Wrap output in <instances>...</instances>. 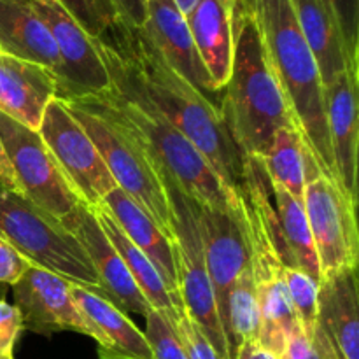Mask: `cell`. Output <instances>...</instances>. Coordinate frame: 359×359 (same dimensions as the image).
Listing matches in <instances>:
<instances>
[{"label": "cell", "mask_w": 359, "mask_h": 359, "mask_svg": "<svg viewBox=\"0 0 359 359\" xmlns=\"http://www.w3.org/2000/svg\"><path fill=\"white\" fill-rule=\"evenodd\" d=\"M111 84L144 98L195 144L212 170L237 195L245 156L235 144L221 109L182 79L163 60L142 28L119 21L95 39Z\"/></svg>", "instance_id": "6da1fadb"}, {"label": "cell", "mask_w": 359, "mask_h": 359, "mask_svg": "<svg viewBox=\"0 0 359 359\" xmlns=\"http://www.w3.org/2000/svg\"><path fill=\"white\" fill-rule=\"evenodd\" d=\"M256 18L294 126L319 172L340 184L325 111V86L291 0H245ZM342 186V184H340Z\"/></svg>", "instance_id": "7a4b0ae2"}, {"label": "cell", "mask_w": 359, "mask_h": 359, "mask_svg": "<svg viewBox=\"0 0 359 359\" xmlns=\"http://www.w3.org/2000/svg\"><path fill=\"white\" fill-rule=\"evenodd\" d=\"M221 114L244 156H262L279 128H297L245 0L233 6V56Z\"/></svg>", "instance_id": "3957f363"}, {"label": "cell", "mask_w": 359, "mask_h": 359, "mask_svg": "<svg viewBox=\"0 0 359 359\" xmlns=\"http://www.w3.org/2000/svg\"><path fill=\"white\" fill-rule=\"evenodd\" d=\"M69 100L105 116L133 133L147 147L153 160L161 165L196 203L214 207L237 203V195L224 188L195 144L144 98L109 84L98 93Z\"/></svg>", "instance_id": "277c9868"}, {"label": "cell", "mask_w": 359, "mask_h": 359, "mask_svg": "<svg viewBox=\"0 0 359 359\" xmlns=\"http://www.w3.org/2000/svg\"><path fill=\"white\" fill-rule=\"evenodd\" d=\"M237 198L262 314L258 342L279 358L287 335L297 325V318L284 284V263L276 237L272 193L258 158L245 156L244 177L237 189Z\"/></svg>", "instance_id": "5b68a950"}, {"label": "cell", "mask_w": 359, "mask_h": 359, "mask_svg": "<svg viewBox=\"0 0 359 359\" xmlns=\"http://www.w3.org/2000/svg\"><path fill=\"white\" fill-rule=\"evenodd\" d=\"M0 235L30 265L49 270L72 284L102 290L93 263L62 221L39 209L21 193L2 186Z\"/></svg>", "instance_id": "8992f818"}, {"label": "cell", "mask_w": 359, "mask_h": 359, "mask_svg": "<svg viewBox=\"0 0 359 359\" xmlns=\"http://www.w3.org/2000/svg\"><path fill=\"white\" fill-rule=\"evenodd\" d=\"M97 146L116 186L132 196L174 244L172 210L156 161L133 133L98 112L62 100Z\"/></svg>", "instance_id": "52a82bcc"}, {"label": "cell", "mask_w": 359, "mask_h": 359, "mask_svg": "<svg viewBox=\"0 0 359 359\" xmlns=\"http://www.w3.org/2000/svg\"><path fill=\"white\" fill-rule=\"evenodd\" d=\"M158 170L170 202L179 297L184 305V312L202 330L219 359H230L217 314L216 297L207 272L205 249L195 200L186 195L184 189L161 165H158Z\"/></svg>", "instance_id": "ba28073f"}, {"label": "cell", "mask_w": 359, "mask_h": 359, "mask_svg": "<svg viewBox=\"0 0 359 359\" xmlns=\"http://www.w3.org/2000/svg\"><path fill=\"white\" fill-rule=\"evenodd\" d=\"M304 207L321 277L358 269V202L339 182L323 175L314 161L309 165Z\"/></svg>", "instance_id": "9c48e42d"}, {"label": "cell", "mask_w": 359, "mask_h": 359, "mask_svg": "<svg viewBox=\"0 0 359 359\" xmlns=\"http://www.w3.org/2000/svg\"><path fill=\"white\" fill-rule=\"evenodd\" d=\"M0 139L25 198L60 221L83 203L39 132L0 112Z\"/></svg>", "instance_id": "30bf717a"}, {"label": "cell", "mask_w": 359, "mask_h": 359, "mask_svg": "<svg viewBox=\"0 0 359 359\" xmlns=\"http://www.w3.org/2000/svg\"><path fill=\"white\" fill-rule=\"evenodd\" d=\"M37 132L81 202L90 209L100 205L116 182L97 146L60 98L48 105Z\"/></svg>", "instance_id": "8fae6325"}, {"label": "cell", "mask_w": 359, "mask_h": 359, "mask_svg": "<svg viewBox=\"0 0 359 359\" xmlns=\"http://www.w3.org/2000/svg\"><path fill=\"white\" fill-rule=\"evenodd\" d=\"M30 4L51 32L58 49L56 98H83L105 90L111 79L98 55L95 39L56 0H30Z\"/></svg>", "instance_id": "7c38bea8"}, {"label": "cell", "mask_w": 359, "mask_h": 359, "mask_svg": "<svg viewBox=\"0 0 359 359\" xmlns=\"http://www.w3.org/2000/svg\"><path fill=\"white\" fill-rule=\"evenodd\" d=\"M14 307L20 312L23 330L53 335L76 332L104 346L100 330L81 312L70 293V283L41 266L28 265L23 276L13 284Z\"/></svg>", "instance_id": "4fadbf2b"}, {"label": "cell", "mask_w": 359, "mask_h": 359, "mask_svg": "<svg viewBox=\"0 0 359 359\" xmlns=\"http://www.w3.org/2000/svg\"><path fill=\"white\" fill-rule=\"evenodd\" d=\"M311 342L321 359H359L358 269L321 277Z\"/></svg>", "instance_id": "5bb4252c"}, {"label": "cell", "mask_w": 359, "mask_h": 359, "mask_svg": "<svg viewBox=\"0 0 359 359\" xmlns=\"http://www.w3.org/2000/svg\"><path fill=\"white\" fill-rule=\"evenodd\" d=\"M202 230L205 265L216 297L217 314L226 294L242 272L251 269V252L245 237L238 198L235 205L214 207L196 203Z\"/></svg>", "instance_id": "9a60e30c"}, {"label": "cell", "mask_w": 359, "mask_h": 359, "mask_svg": "<svg viewBox=\"0 0 359 359\" xmlns=\"http://www.w3.org/2000/svg\"><path fill=\"white\" fill-rule=\"evenodd\" d=\"M146 21L142 32L165 62L188 81L196 91L221 109V91L214 86L205 65L200 60L186 16L174 0H144Z\"/></svg>", "instance_id": "2e32d148"}, {"label": "cell", "mask_w": 359, "mask_h": 359, "mask_svg": "<svg viewBox=\"0 0 359 359\" xmlns=\"http://www.w3.org/2000/svg\"><path fill=\"white\" fill-rule=\"evenodd\" d=\"M62 223L84 248L88 258L97 270L102 290L119 311L125 314H139L144 318L154 311L140 293L121 256L105 237L90 207L81 203L69 216L63 217Z\"/></svg>", "instance_id": "e0dca14e"}, {"label": "cell", "mask_w": 359, "mask_h": 359, "mask_svg": "<svg viewBox=\"0 0 359 359\" xmlns=\"http://www.w3.org/2000/svg\"><path fill=\"white\" fill-rule=\"evenodd\" d=\"M359 72L344 70L325 88L326 123L332 140L337 175L347 195L358 202L359 151Z\"/></svg>", "instance_id": "ac0fdd59"}, {"label": "cell", "mask_w": 359, "mask_h": 359, "mask_svg": "<svg viewBox=\"0 0 359 359\" xmlns=\"http://www.w3.org/2000/svg\"><path fill=\"white\" fill-rule=\"evenodd\" d=\"M56 98V77L37 63L0 51V112L37 132Z\"/></svg>", "instance_id": "d6986e66"}, {"label": "cell", "mask_w": 359, "mask_h": 359, "mask_svg": "<svg viewBox=\"0 0 359 359\" xmlns=\"http://www.w3.org/2000/svg\"><path fill=\"white\" fill-rule=\"evenodd\" d=\"M74 302L84 316L100 330L104 346L98 347L100 359H156L146 335L128 316L119 311L107 294L98 287L70 283Z\"/></svg>", "instance_id": "ffe728a7"}, {"label": "cell", "mask_w": 359, "mask_h": 359, "mask_svg": "<svg viewBox=\"0 0 359 359\" xmlns=\"http://www.w3.org/2000/svg\"><path fill=\"white\" fill-rule=\"evenodd\" d=\"M100 205L105 207L112 219L125 231L126 237L153 262V265L163 277L165 286L168 287L172 297L182 305L181 297H179L174 244L165 237L163 231L153 221V217L118 186L102 200Z\"/></svg>", "instance_id": "44dd1931"}, {"label": "cell", "mask_w": 359, "mask_h": 359, "mask_svg": "<svg viewBox=\"0 0 359 359\" xmlns=\"http://www.w3.org/2000/svg\"><path fill=\"white\" fill-rule=\"evenodd\" d=\"M235 0H200L186 16L200 60L205 65L217 91L230 77L233 56Z\"/></svg>", "instance_id": "7402d4cb"}, {"label": "cell", "mask_w": 359, "mask_h": 359, "mask_svg": "<svg viewBox=\"0 0 359 359\" xmlns=\"http://www.w3.org/2000/svg\"><path fill=\"white\" fill-rule=\"evenodd\" d=\"M0 51L46 67L58 77V49L30 0H0Z\"/></svg>", "instance_id": "603a6c76"}, {"label": "cell", "mask_w": 359, "mask_h": 359, "mask_svg": "<svg viewBox=\"0 0 359 359\" xmlns=\"http://www.w3.org/2000/svg\"><path fill=\"white\" fill-rule=\"evenodd\" d=\"M298 27L314 55L319 67L323 86H330L332 81L344 70L359 72L353 69L347 58L346 44L335 18L323 0H291Z\"/></svg>", "instance_id": "cb8c5ba5"}, {"label": "cell", "mask_w": 359, "mask_h": 359, "mask_svg": "<svg viewBox=\"0 0 359 359\" xmlns=\"http://www.w3.org/2000/svg\"><path fill=\"white\" fill-rule=\"evenodd\" d=\"M91 210H93L100 228L104 230L105 237L109 238V242L114 245L118 255L125 262L130 276L133 277L144 298L149 302L154 311H160L161 314L168 316L172 321L177 323L179 316L184 314V307L172 297L168 287L165 286L163 277L153 265V262L126 237L125 231L112 219V216L105 210L104 205L91 207Z\"/></svg>", "instance_id": "d4e9b609"}, {"label": "cell", "mask_w": 359, "mask_h": 359, "mask_svg": "<svg viewBox=\"0 0 359 359\" xmlns=\"http://www.w3.org/2000/svg\"><path fill=\"white\" fill-rule=\"evenodd\" d=\"M273 214H276V237L279 241L280 258L284 266H297L321 280L318 256L305 214L304 200H298L280 186L270 182Z\"/></svg>", "instance_id": "484cf974"}, {"label": "cell", "mask_w": 359, "mask_h": 359, "mask_svg": "<svg viewBox=\"0 0 359 359\" xmlns=\"http://www.w3.org/2000/svg\"><path fill=\"white\" fill-rule=\"evenodd\" d=\"M258 160L270 182L290 191L294 198L304 200L309 165L314 160L297 128L277 130Z\"/></svg>", "instance_id": "4316f807"}, {"label": "cell", "mask_w": 359, "mask_h": 359, "mask_svg": "<svg viewBox=\"0 0 359 359\" xmlns=\"http://www.w3.org/2000/svg\"><path fill=\"white\" fill-rule=\"evenodd\" d=\"M219 323L230 359H235L238 349L245 342L258 340L262 314H259V302L251 269L242 272L228 291L226 300L219 312Z\"/></svg>", "instance_id": "83f0119b"}, {"label": "cell", "mask_w": 359, "mask_h": 359, "mask_svg": "<svg viewBox=\"0 0 359 359\" xmlns=\"http://www.w3.org/2000/svg\"><path fill=\"white\" fill-rule=\"evenodd\" d=\"M284 284L300 328L311 339L318 316L319 283L297 266H284Z\"/></svg>", "instance_id": "f1b7e54d"}, {"label": "cell", "mask_w": 359, "mask_h": 359, "mask_svg": "<svg viewBox=\"0 0 359 359\" xmlns=\"http://www.w3.org/2000/svg\"><path fill=\"white\" fill-rule=\"evenodd\" d=\"M88 35L102 37L121 21L114 0H56Z\"/></svg>", "instance_id": "f546056e"}, {"label": "cell", "mask_w": 359, "mask_h": 359, "mask_svg": "<svg viewBox=\"0 0 359 359\" xmlns=\"http://www.w3.org/2000/svg\"><path fill=\"white\" fill-rule=\"evenodd\" d=\"M144 335L156 359H188L175 323L160 311H151L146 316Z\"/></svg>", "instance_id": "4dcf8cb0"}, {"label": "cell", "mask_w": 359, "mask_h": 359, "mask_svg": "<svg viewBox=\"0 0 359 359\" xmlns=\"http://www.w3.org/2000/svg\"><path fill=\"white\" fill-rule=\"evenodd\" d=\"M323 2L339 25L351 67L359 70V0H323Z\"/></svg>", "instance_id": "1f68e13d"}, {"label": "cell", "mask_w": 359, "mask_h": 359, "mask_svg": "<svg viewBox=\"0 0 359 359\" xmlns=\"http://www.w3.org/2000/svg\"><path fill=\"white\" fill-rule=\"evenodd\" d=\"M175 328H177L179 337H181L182 344H184L188 359H219L214 347L210 346V342L203 335L202 330L196 326V323L186 312L179 316Z\"/></svg>", "instance_id": "d6a6232c"}, {"label": "cell", "mask_w": 359, "mask_h": 359, "mask_svg": "<svg viewBox=\"0 0 359 359\" xmlns=\"http://www.w3.org/2000/svg\"><path fill=\"white\" fill-rule=\"evenodd\" d=\"M21 332H23V323L18 309L0 298V356L13 353L14 344L20 339Z\"/></svg>", "instance_id": "836d02e7"}, {"label": "cell", "mask_w": 359, "mask_h": 359, "mask_svg": "<svg viewBox=\"0 0 359 359\" xmlns=\"http://www.w3.org/2000/svg\"><path fill=\"white\" fill-rule=\"evenodd\" d=\"M30 263L0 235V284L13 286Z\"/></svg>", "instance_id": "e575fe53"}, {"label": "cell", "mask_w": 359, "mask_h": 359, "mask_svg": "<svg viewBox=\"0 0 359 359\" xmlns=\"http://www.w3.org/2000/svg\"><path fill=\"white\" fill-rule=\"evenodd\" d=\"M279 359H321L319 354L316 353L314 346H312L311 339L307 333L300 328V325H294L291 333L287 335L286 342H284L283 353L279 354Z\"/></svg>", "instance_id": "d590c367"}, {"label": "cell", "mask_w": 359, "mask_h": 359, "mask_svg": "<svg viewBox=\"0 0 359 359\" xmlns=\"http://www.w3.org/2000/svg\"><path fill=\"white\" fill-rule=\"evenodd\" d=\"M116 7L119 11V16L130 27L142 28L146 21V9H144V0H114Z\"/></svg>", "instance_id": "8d00e7d4"}, {"label": "cell", "mask_w": 359, "mask_h": 359, "mask_svg": "<svg viewBox=\"0 0 359 359\" xmlns=\"http://www.w3.org/2000/svg\"><path fill=\"white\" fill-rule=\"evenodd\" d=\"M0 186L9 191L14 193H21L20 184L16 181V175H14L13 167H11V161L7 158L6 147H4L2 139H0Z\"/></svg>", "instance_id": "74e56055"}, {"label": "cell", "mask_w": 359, "mask_h": 359, "mask_svg": "<svg viewBox=\"0 0 359 359\" xmlns=\"http://www.w3.org/2000/svg\"><path fill=\"white\" fill-rule=\"evenodd\" d=\"M235 359H279L273 353L262 346L258 340H249L238 349Z\"/></svg>", "instance_id": "f35d334b"}, {"label": "cell", "mask_w": 359, "mask_h": 359, "mask_svg": "<svg viewBox=\"0 0 359 359\" xmlns=\"http://www.w3.org/2000/svg\"><path fill=\"white\" fill-rule=\"evenodd\" d=\"M198 2L200 0H174V4L177 6V9L181 11L184 16H188V14L191 13L196 6H198Z\"/></svg>", "instance_id": "ab89813d"}, {"label": "cell", "mask_w": 359, "mask_h": 359, "mask_svg": "<svg viewBox=\"0 0 359 359\" xmlns=\"http://www.w3.org/2000/svg\"><path fill=\"white\" fill-rule=\"evenodd\" d=\"M0 359H14V356L13 353H11V354H4V356H0Z\"/></svg>", "instance_id": "60d3db41"}]
</instances>
